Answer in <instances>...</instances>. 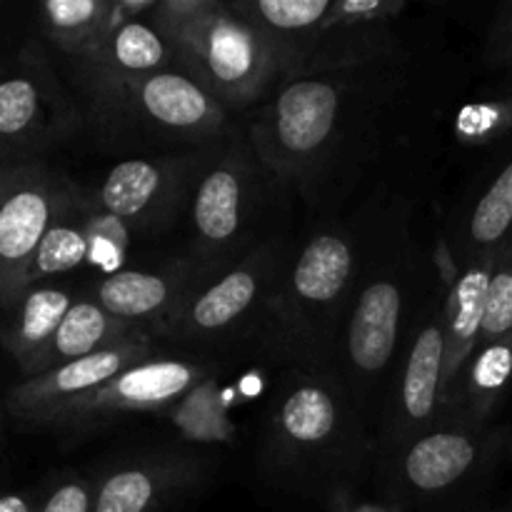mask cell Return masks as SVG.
Masks as SVG:
<instances>
[{
  "label": "cell",
  "mask_w": 512,
  "mask_h": 512,
  "mask_svg": "<svg viewBox=\"0 0 512 512\" xmlns=\"http://www.w3.org/2000/svg\"><path fill=\"white\" fill-rule=\"evenodd\" d=\"M378 463V443L333 375L285 370L265 418L260 465L298 495L343 498Z\"/></svg>",
  "instance_id": "cell-1"
},
{
  "label": "cell",
  "mask_w": 512,
  "mask_h": 512,
  "mask_svg": "<svg viewBox=\"0 0 512 512\" xmlns=\"http://www.w3.org/2000/svg\"><path fill=\"white\" fill-rule=\"evenodd\" d=\"M368 240L343 225L320 228L285 253L253 345L285 370L333 375L340 335L363 275Z\"/></svg>",
  "instance_id": "cell-2"
},
{
  "label": "cell",
  "mask_w": 512,
  "mask_h": 512,
  "mask_svg": "<svg viewBox=\"0 0 512 512\" xmlns=\"http://www.w3.org/2000/svg\"><path fill=\"white\" fill-rule=\"evenodd\" d=\"M395 63L398 60L280 83L248 128L250 145L275 183L285 180L300 188L318 183L315 178L345 133L358 130V120L378 105L385 80H393Z\"/></svg>",
  "instance_id": "cell-3"
},
{
  "label": "cell",
  "mask_w": 512,
  "mask_h": 512,
  "mask_svg": "<svg viewBox=\"0 0 512 512\" xmlns=\"http://www.w3.org/2000/svg\"><path fill=\"white\" fill-rule=\"evenodd\" d=\"M80 110L110 153H188L218 143L235 128L228 110L178 68L83 100Z\"/></svg>",
  "instance_id": "cell-4"
},
{
  "label": "cell",
  "mask_w": 512,
  "mask_h": 512,
  "mask_svg": "<svg viewBox=\"0 0 512 512\" xmlns=\"http://www.w3.org/2000/svg\"><path fill=\"white\" fill-rule=\"evenodd\" d=\"M398 240L393 238L380 255L378 240H368L363 275L333 365V378L368 425H378L405 333L418 308H410V303H418L413 300L415 275L410 268L415 260Z\"/></svg>",
  "instance_id": "cell-5"
},
{
  "label": "cell",
  "mask_w": 512,
  "mask_h": 512,
  "mask_svg": "<svg viewBox=\"0 0 512 512\" xmlns=\"http://www.w3.org/2000/svg\"><path fill=\"white\" fill-rule=\"evenodd\" d=\"M265 178L273 175L238 128L208 145L183 215L190 233L188 260L215 273L263 243L255 233L265 205Z\"/></svg>",
  "instance_id": "cell-6"
},
{
  "label": "cell",
  "mask_w": 512,
  "mask_h": 512,
  "mask_svg": "<svg viewBox=\"0 0 512 512\" xmlns=\"http://www.w3.org/2000/svg\"><path fill=\"white\" fill-rule=\"evenodd\" d=\"M168 40L183 73L203 85L228 113L258 103L280 85L275 45L230 3L198 0Z\"/></svg>",
  "instance_id": "cell-7"
},
{
  "label": "cell",
  "mask_w": 512,
  "mask_h": 512,
  "mask_svg": "<svg viewBox=\"0 0 512 512\" xmlns=\"http://www.w3.org/2000/svg\"><path fill=\"white\" fill-rule=\"evenodd\" d=\"M83 128L78 98L60 80L40 43L0 68V168L43 163Z\"/></svg>",
  "instance_id": "cell-8"
},
{
  "label": "cell",
  "mask_w": 512,
  "mask_h": 512,
  "mask_svg": "<svg viewBox=\"0 0 512 512\" xmlns=\"http://www.w3.org/2000/svg\"><path fill=\"white\" fill-rule=\"evenodd\" d=\"M285 253L283 240H263L235 263L210 273L160 338L190 350H218L253 340Z\"/></svg>",
  "instance_id": "cell-9"
},
{
  "label": "cell",
  "mask_w": 512,
  "mask_h": 512,
  "mask_svg": "<svg viewBox=\"0 0 512 512\" xmlns=\"http://www.w3.org/2000/svg\"><path fill=\"white\" fill-rule=\"evenodd\" d=\"M443 308V285H435L420 308H415L380 410L378 435H375L378 443L375 470L390 455L423 438L443 420V400H440L445 350Z\"/></svg>",
  "instance_id": "cell-10"
},
{
  "label": "cell",
  "mask_w": 512,
  "mask_h": 512,
  "mask_svg": "<svg viewBox=\"0 0 512 512\" xmlns=\"http://www.w3.org/2000/svg\"><path fill=\"white\" fill-rule=\"evenodd\" d=\"M405 10L403 0H330L323 20L275 45L280 83L305 75L398 60L393 25Z\"/></svg>",
  "instance_id": "cell-11"
},
{
  "label": "cell",
  "mask_w": 512,
  "mask_h": 512,
  "mask_svg": "<svg viewBox=\"0 0 512 512\" xmlns=\"http://www.w3.org/2000/svg\"><path fill=\"white\" fill-rule=\"evenodd\" d=\"M205 150L120 160L93 190H83L85 200L130 233H163L185 215Z\"/></svg>",
  "instance_id": "cell-12"
},
{
  "label": "cell",
  "mask_w": 512,
  "mask_h": 512,
  "mask_svg": "<svg viewBox=\"0 0 512 512\" xmlns=\"http://www.w3.org/2000/svg\"><path fill=\"white\" fill-rule=\"evenodd\" d=\"M500 458L503 428L475 423L460 413H443L430 433L390 455L378 470L388 473L398 495L430 500L478 480Z\"/></svg>",
  "instance_id": "cell-13"
},
{
  "label": "cell",
  "mask_w": 512,
  "mask_h": 512,
  "mask_svg": "<svg viewBox=\"0 0 512 512\" xmlns=\"http://www.w3.org/2000/svg\"><path fill=\"white\" fill-rule=\"evenodd\" d=\"M68 185L70 178L45 163L0 168V305L5 310L28 288L35 250Z\"/></svg>",
  "instance_id": "cell-14"
},
{
  "label": "cell",
  "mask_w": 512,
  "mask_h": 512,
  "mask_svg": "<svg viewBox=\"0 0 512 512\" xmlns=\"http://www.w3.org/2000/svg\"><path fill=\"white\" fill-rule=\"evenodd\" d=\"M208 378V368L185 358H150L50 415L43 428L60 433H93L115 423L120 415L165 410L180 403L188 390Z\"/></svg>",
  "instance_id": "cell-15"
},
{
  "label": "cell",
  "mask_w": 512,
  "mask_h": 512,
  "mask_svg": "<svg viewBox=\"0 0 512 512\" xmlns=\"http://www.w3.org/2000/svg\"><path fill=\"white\" fill-rule=\"evenodd\" d=\"M153 0H120V20L80 58L68 60L78 103L118 90L160 70H183L173 43L145 18Z\"/></svg>",
  "instance_id": "cell-16"
},
{
  "label": "cell",
  "mask_w": 512,
  "mask_h": 512,
  "mask_svg": "<svg viewBox=\"0 0 512 512\" xmlns=\"http://www.w3.org/2000/svg\"><path fill=\"white\" fill-rule=\"evenodd\" d=\"M150 358H155L153 338L130 340V343L100 350V353L65 363L35 378H23L15 388H10L5 408L10 418L23 428H43L50 415L73 403L75 398Z\"/></svg>",
  "instance_id": "cell-17"
},
{
  "label": "cell",
  "mask_w": 512,
  "mask_h": 512,
  "mask_svg": "<svg viewBox=\"0 0 512 512\" xmlns=\"http://www.w3.org/2000/svg\"><path fill=\"white\" fill-rule=\"evenodd\" d=\"M208 275L198 263L185 258L158 270H115L93 283L88 295L115 318L138 325L150 338H160Z\"/></svg>",
  "instance_id": "cell-18"
},
{
  "label": "cell",
  "mask_w": 512,
  "mask_h": 512,
  "mask_svg": "<svg viewBox=\"0 0 512 512\" xmlns=\"http://www.w3.org/2000/svg\"><path fill=\"white\" fill-rule=\"evenodd\" d=\"M203 455L158 450L118 460L93 483V512H163L203 478Z\"/></svg>",
  "instance_id": "cell-19"
},
{
  "label": "cell",
  "mask_w": 512,
  "mask_h": 512,
  "mask_svg": "<svg viewBox=\"0 0 512 512\" xmlns=\"http://www.w3.org/2000/svg\"><path fill=\"white\" fill-rule=\"evenodd\" d=\"M495 253L483 255L478 260L450 268L448 285H445L443 308V375H440V400L443 410L453 395L460 373L475 353L483 330L485 300H488V283L493 273Z\"/></svg>",
  "instance_id": "cell-20"
},
{
  "label": "cell",
  "mask_w": 512,
  "mask_h": 512,
  "mask_svg": "<svg viewBox=\"0 0 512 512\" xmlns=\"http://www.w3.org/2000/svg\"><path fill=\"white\" fill-rule=\"evenodd\" d=\"M140 338H150V335L143 328H138V325L125 323V320L110 315L90 295H83V298L73 300L63 323L55 330L53 340L43 350L38 363L33 365V373L28 378H35V375H43L65 363H73V360L88 358V355L100 353V350L115 348V345Z\"/></svg>",
  "instance_id": "cell-21"
},
{
  "label": "cell",
  "mask_w": 512,
  "mask_h": 512,
  "mask_svg": "<svg viewBox=\"0 0 512 512\" xmlns=\"http://www.w3.org/2000/svg\"><path fill=\"white\" fill-rule=\"evenodd\" d=\"M73 300L65 285L35 283L8 308L0 340L25 378L33 373V365L50 345Z\"/></svg>",
  "instance_id": "cell-22"
},
{
  "label": "cell",
  "mask_w": 512,
  "mask_h": 512,
  "mask_svg": "<svg viewBox=\"0 0 512 512\" xmlns=\"http://www.w3.org/2000/svg\"><path fill=\"white\" fill-rule=\"evenodd\" d=\"M93 208L85 193L70 180L63 200L58 205L53 223L45 230L33 265H30L28 288L35 283H53L60 275L73 273L93 253ZM25 288V290H28Z\"/></svg>",
  "instance_id": "cell-23"
},
{
  "label": "cell",
  "mask_w": 512,
  "mask_h": 512,
  "mask_svg": "<svg viewBox=\"0 0 512 512\" xmlns=\"http://www.w3.org/2000/svg\"><path fill=\"white\" fill-rule=\"evenodd\" d=\"M118 20L120 3L115 0H48L35 8L40 35L65 60L93 50Z\"/></svg>",
  "instance_id": "cell-24"
},
{
  "label": "cell",
  "mask_w": 512,
  "mask_h": 512,
  "mask_svg": "<svg viewBox=\"0 0 512 512\" xmlns=\"http://www.w3.org/2000/svg\"><path fill=\"white\" fill-rule=\"evenodd\" d=\"M510 383L512 338L478 345L465 370L460 373L443 413H460L475 423L493 425L490 420L508 395Z\"/></svg>",
  "instance_id": "cell-25"
},
{
  "label": "cell",
  "mask_w": 512,
  "mask_h": 512,
  "mask_svg": "<svg viewBox=\"0 0 512 512\" xmlns=\"http://www.w3.org/2000/svg\"><path fill=\"white\" fill-rule=\"evenodd\" d=\"M512 233V153L488 178L470 203L463 220V238L458 245L455 268L498 253L500 245Z\"/></svg>",
  "instance_id": "cell-26"
},
{
  "label": "cell",
  "mask_w": 512,
  "mask_h": 512,
  "mask_svg": "<svg viewBox=\"0 0 512 512\" xmlns=\"http://www.w3.org/2000/svg\"><path fill=\"white\" fill-rule=\"evenodd\" d=\"M173 423L193 443H230L235 438V425L225 413L223 390L210 375L173 405Z\"/></svg>",
  "instance_id": "cell-27"
},
{
  "label": "cell",
  "mask_w": 512,
  "mask_h": 512,
  "mask_svg": "<svg viewBox=\"0 0 512 512\" xmlns=\"http://www.w3.org/2000/svg\"><path fill=\"white\" fill-rule=\"evenodd\" d=\"M512 338V233L495 253L478 345Z\"/></svg>",
  "instance_id": "cell-28"
},
{
  "label": "cell",
  "mask_w": 512,
  "mask_h": 512,
  "mask_svg": "<svg viewBox=\"0 0 512 512\" xmlns=\"http://www.w3.org/2000/svg\"><path fill=\"white\" fill-rule=\"evenodd\" d=\"M38 512H93V480L63 475L40 493Z\"/></svg>",
  "instance_id": "cell-29"
},
{
  "label": "cell",
  "mask_w": 512,
  "mask_h": 512,
  "mask_svg": "<svg viewBox=\"0 0 512 512\" xmlns=\"http://www.w3.org/2000/svg\"><path fill=\"white\" fill-rule=\"evenodd\" d=\"M483 63L493 70H512V3L500 5L488 23Z\"/></svg>",
  "instance_id": "cell-30"
},
{
  "label": "cell",
  "mask_w": 512,
  "mask_h": 512,
  "mask_svg": "<svg viewBox=\"0 0 512 512\" xmlns=\"http://www.w3.org/2000/svg\"><path fill=\"white\" fill-rule=\"evenodd\" d=\"M38 500L35 493H0V512H38Z\"/></svg>",
  "instance_id": "cell-31"
},
{
  "label": "cell",
  "mask_w": 512,
  "mask_h": 512,
  "mask_svg": "<svg viewBox=\"0 0 512 512\" xmlns=\"http://www.w3.org/2000/svg\"><path fill=\"white\" fill-rule=\"evenodd\" d=\"M503 458L512 460V428H503Z\"/></svg>",
  "instance_id": "cell-32"
},
{
  "label": "cell",
  "mask_w": 512,
  "mask_h": 512,
  "mask_svg": "<svg viewBox=\"0 0 512 512\" xmlns=\"http://www.w3.org/2000/svg\"><path fill=\"white\" fill-rule=\"evenodd\" d=\"M385 512H398V508H388Z\"/></svg>",
  "instance_id": "cell-33"
}]
</instances>
